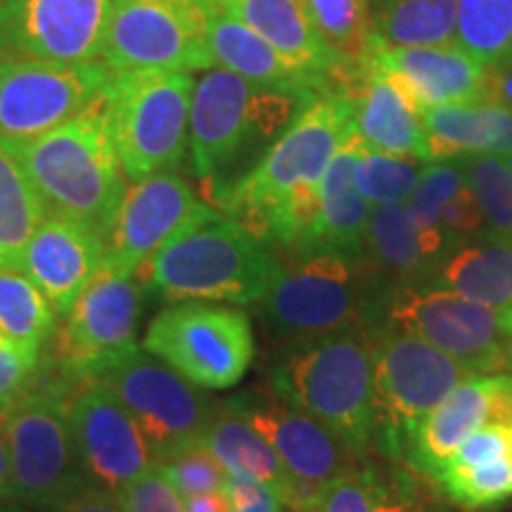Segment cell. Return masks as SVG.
Masks as SVG:
<instances>
[{"label":"cell","mask_w":512,"mask_h":512,"mask_svg":"<svg viewBox=\"0 0 512 512\" xmlns=\"http://www.w3.org/2000/svg\"><path fill=\"white\" fill-rule=\"evenodd\" d=\"M207 43L214 67L228 69L254 86L290 93H325L311 76L285 62L226 5L211 3Z\"/></svg>","instance_id":"obj_28"},{"label":"cell","mask_w":512,"mask_h":512,"mask_svg":"<svg viewBox=\"0 0 512 512\" xmlns=\"http://www.w3.org/2000/svg\"><path fill=\"white\" fill-rule=\"evenodd\" d=\"M228 403L252 422L254 430L275 448L287 472L299 482L323 489L366 463L323 422L290 406L271 389L238 394Z\"/></svg>","instance_id":"obj_19"},{"label":"cell","mask_w":512,"mask_h":512,"mask_svg":"<svg viewBox=\"0 0 512 512\" xmlns=\"http://www.w3.org/2000/svg\"><path fill=\"white\" fill-rule=\"evenodd\" d=\"M430 162L415 157L384 155L363 147L358 155L354 181L356 188L373 207L380 204H406L418 188L422 171Z\"/></svg>","instance_id":"obj_39"},{"label":"cell","mask_w":512,"mask_h":512,"mask_svg":"<svg viewBox=\"0 0 512 512\" xmlns=\"http://www.w3.org/2000/svg\"><path fill=\"white\" fill-rule=\"evenodd\" d=\"M512 425V375L475 373L420 422L408 441L403 463L437 482L444 465L472 434L489 425Z\"/></svg>","instance_id":"obj_20"},{"label":"cell","mask_w":512,"mask_h":512,"mask_svg":"<svg viewBox=\"0 0 512 512\" xmlns=\"http://www.w3.org/2000/svg\"><path fill=\"white\" fill-rule=\"evenodd\" d=\"M105 240L64 216L46 214L24 247L22 264L57 316H67L105 261Z\"/></svg>","instance_id":"obj_23"},{"label":"cell","mask_w":512,"mask_h":512,"mask_svg":"<svg viewBox=\"0 0 512 512\" xmlns=\"http://www.w3.org/2000/svg\"><path fill=\"white\" fill-rule=\"evenodd\" d=\"M211 209L216 207L200 200L188 178L178 171H159L128 185L102 264L117 273H138L150 256Z\"/></svg>","instance_id":"obj_17"},{"label":"cell","mask_w":512,"mask_h":512,"mask_svg":"<svg viewBox=\"0 0 512 512\" xmlns=\"http://www.w3.org/2000/svg\"><path fill=\"white\" fill-rule=\"evenodd\" d=\"M456 43L484 67L512 60V0H458Z\"/></svg>","instance_id":"obj_37"},{"label":"cell","mask_w":512,"mask_h":512,"mask_svg":"<svg viewBox=\"0 0 512 512\" xmlns=\"http://www.w3.org/2000/svg\"><path fill=\"white\" fill-rule=\"evenodd\" d=\"M382 325L425 339L470 373L512 368V313L470 302L444 287L396 285Z\"/></svg>","instance_id":"obj_9"},{"label":"cell","mask_w":512,"mask_h":512,"mask_svg":"<svg viewBox=\"0 0 512 512\" xmlns=\"http://www.w3.org/2000/svg\"><path fill=\"white\" fill-rule=\"evenodd\" d=\"M0 512H27V510H24V508H19V505L0 503Z\"/></svg>","instance_id":"obj_49"},{"label":"cell","mask_w":512,"mask_h":512,"mask_svg":"<svg viewBox=\"0 0 512 512\" xmlns=\"http://www.w3.org/2000/svg\"><path fill=\"white\" fill-rule=\"evenodd\" d=\"M15 498V484H12V465L8 441H5L3 422H0V503L12 501Z\"/></svg>","instance_id":"obj_48"},{"label":"cell","mask_w":512,"mask_h":512,"mask_svg":"<svg viewBox=\"0 0 512 512\" xmlns=\"http://www.w3.org/2000/svg\"><path fill=\"white\" fill-rule=\"evenodd\" d=\"M233 512H283L285 501L271 484L249 477H228L223 486Z\"/></svg>","instance_id":"obj_44"},{"label":"cell","mask_w":512,"mask_h":512,"mask_svg":"<svg viewBox=\"0 0 512 512\" xmlns=\"http://www.w3.org/2000/svg\"><path fill=\"white\" fill-rule=\"evenodd\" d=\"M394 287L368 256H287L278 259L264 297L254 306L268 335L285 344L380 328Z\"/></svg>","instance_id":"obj_5"},{"label":"cell","mask_w":512,"mask_h":512,"mask_svg":"<svg viewBox=\"0 0 512 512\" xmlns=\"http://www.w3.org/2000/svg\"><path fill=\"white\" fill-rule=\"evenodd\" d=\"M313 512H430L415 479L399 465L366 460L320 491Z\"/></svg>","instance_id":"obj_32"},{"label":"cell","mask_w":512,"mask_h":512,"mask_svg":"<svg viewBox=\"0 0 512 512\" xmlns=\"http://www.w3.org/2000/svg\"><path fill=\"white\" fill-rule=\"evenodd\" d=\"M143 349L202 389L235 387L254 361L252 320L226 304H171L152 318Z\"/></svg>","instance_id":"obj_11"},{"label":"cell","mask_w":512,"mask_h":512,"mask_svg":"<svg viewBox=\"0 0 512 512\" xmlns=\"http://www.w3.org/2000/svg\"><path fill=\"white\" fill-rule=\"evenodd\" d=\"M69 425L83 475L114 496L155 465L138 422L102 382H88L69 401Z\"/></svg>","instance_id":"obj_18"},{"label":"cell","mask_w":512,"mask_h":512,"mask_svg":"<svg viewBox=\"0 0 512 512\" xmlns=\"http://www.w3.org/2000/svg\"><path fill=\"white\" fill-rule=\"evenodd\" d=\"M112 72L95 62L0 60V147L12 152L46 136L110 88Z\"/></svg>","instance_id":"obj_14"},{"label":"cell","mask_w":512,"mask_h":512,"mask_svg":"<svg viewBox=\"0 0 512 512\" xmlns=\"http://www.w3.org/2000/svg\"><path fill=\"white\" fill-rule=\"evenodd\" d=\"M211 3L207 0H114L100 62L110 72H207Z\"/></svg>","instance_id":"obj_10"},{"label":"cell","mask_w":512,"mask_h":512,"mask_svg":"<svg viewBox=\"0 0 512 512\" xmlns=\"http://www.w3.org/2000/svg\"><path fill=\"white\" fill-rule=\"evenodd\" d=\"M363 67L380 69L399 83L422 112L489 95L491 69L453 43L441 46H387L373 38Z\"/></svg>","instance_id":"obj_21"},{"label":"cell","mask_w":512,"mask_h":512,"mask_svg":"<svg viewBox=\"0 0 512 512\" xmlns=\"http://www.w3.org/2000/svg\"><path fill=\"white\" fill-rule=\"evenodd\" d=\"M406 209L418 230L427 273L460 242L486 235L482 207L475 190L470 188L463 164H427Z\"/></svg>","instance_id":"obj_24"},{"label":"cell","mask_w":512,"mask_h":512,"mask_svg":"<svg viewBox=\"0 0 512 512\" xmlns=\"http://www.w3.org/2000/svg\"><path fill=\"white\" fill-rule=\"evenodd\" d=\"M361 150L363 143L351 131L325 171L323 183H320L318 209L309 230L287 256H366V230L373 204L358 192L354 181V169Z\"/></svg>","instance_id":"obj_25"},{"label":"cell","mask_w":512,"mask_h":512,"mask_svg":"<svg viewBox=\"0 0 512 512\" xmlns=\"http://www.w3.org/2000/svg\"><path fill=\"white\" fill-rule=\"evenodd\" d=\"M145 290L138 275L100 266L64 325L55 330L57 354L69 375L93 380L102 366L131 351L136 344Z\"/></svg>","instance_id":"obj_15"},{"label":"cell","mask_w":512,"mask_h":512,"mask_svg":"<svg viewBox=\"0 0 512 512\" xmlns=\"http://www.w3.org/2000/svg\"><path fill=\"white\" fill-rule=\"evenodd\" d=\"M366 256L394 285L425 280L427 261L406 204L373 207L366 230Z\"/></svg>","instance_id":"obj_34"},{"label":"cell","mask_w":512,"mask_h":512,"mask_svg":"<svg viewBox=\"0 0 512 512\" xmlns=\"http://www.w3.org/2000/svg\"><path fill=\"white\" fill-rule=\"evenodd\" d=\"M508 166H510V174H512V157H508Z\"/></svg>","instance_id":"obj_51"},{"label":"cell","mask_w":512,"mask_h":512,"mask_svg":"<svg viewBox=\"0 0 512 512\" xmlns=\"http://www.w3.org/2000/svg\"><path fill=\"white\" fill-rule=\"evenodd\" d=\"M375 38L387 46H441L456 41L458 0H368Z\"/></svg>","instance_id":"obj_33"},{"label":"cell","mask_w":512,"mask_h":512,"mask_svg":"<svg viewBox=\"0 0 512 512\" xmlns=\"http://www.w3.org/2000/svg\"><path fill=\"white\" fill-rule=\"evenodd\" d=\"M41 354L0 332V420L36 384Z\"/></svg>","instance_id":"obj_42"},{"label":"cell","mask_w":512,"mask_h":512,"mask_svg":"<svg viewBox=\"0 0 512 512\" xmlns=\"http://www.w3.org/2000/svg\"><path fill=\"white\" fill-rule=\"evenodd\" d=\"M207 3H214V5H223V3H226V0H207Z\"/></svg>","instance_id":"obj_50"},{"label":"cell","mask_w":512,"mask_h":512,"mask_svg":"<svg viewBox=\"0 0 512 512\" xmlns=\"http://www.w3.org/2000/svg\"><path fill=\"white\" fill-rule=\"evenodd\" d=\"M155 467L176 486L183 498L221 491L228 479L226 470L216 463V458L200 441L178 448L174 453H166L164 458L155 460Z\"/></svg>","instance_id":"obj_41"},{"label":"cell","mask_w":512,"mask_h":512,"mask_svg":"<svg viewBox=\"0 0 512 512\" xmlns=\"http://www.w3.org/2000/svg\"><path fill=\"white\" fill-rule=\"evenodd\" d=\"M10 155L48 214L91 228L107 245L128 188L114 143L110 88L72 119Z\"/></svg>","instance_id":"obj_2"},{"label":"cell","mask_w":512,"mask_h":512,"mask_svg":"<svg viewBox=\"0 0 512 512\" xmlns=\"http://www.w3.org/2000/svg\"><path fill=\"white\" fill-rule=\"evenodd\" d=\"M422 283L512 313V242L494 235L460 242L430 268Z\"/></svg>","instance_id":"obj_30"},{"label":"cell","mask_w":512,"mask_h":512,"mask_svg":"<svg viewBox=\"0 0 512 512\" xmlns=\"http://www.w3.org/2000/svg\"><path fill=\"white\" fill-rule=\"evenodd\" d=\"M430 162L477 155L512 157V112L494 95L422 112Z\"/></svg>","instance_id":"obj_27"},{"label":"cell","mask_w":512,"mask_h":512,"mask_svg":"<svg viewBox=\"0 0 512 512\" xmlns=\"http://www.w3.org/2000/svg\"><path fill=\"white\" fill-rule=\"evenodd\" d=\"M200 444L216 458L228 477H249L271 484L283 501L292 494L294 477L287 472L275 448L228 401H219Z\"/></svg>","instance_id":"obj_31"},{"label":"cell","mask_w":512,"mask_h":512,"mask_svg":"<svg viewBox=\"0 0 512 512\" xmlns=\"http://www.w3.org/2000/svg\"><path fill=\"white\" fill-rule=\"evenodd\" d=\"M268 387L323 422L358 458L377 453L373 330L285 342L268 368Z\"/></svg>","instance_id":"obj_4"},{"label":"cell","mask_w":512,"mask_h":512,"mask_svg":"<svg viewBox=\"0 0 512 512\" xmlns=\"http://www.w3.org/2000/svg\"><path fill=\"white\" fill-rule=\"evenodd\" d=\"M0 422L19 503L46 510L88 484L76 456L69 403L60 389L34 384Z\"/></svg>","instance_id":"obj_12"},{"label":"cell","mask_w":512,"mask_h":512,"mask_svg":"<svg viewBox=\"0 0 512 512\" xmlns=\"http://www.w3.org/2000/svg\"><path fill=\"white\" fill-rule=\"evenodd\" d=\"M43 512H124V508L117 496L88 482Z\"/></svg>","instance_id":"obj_45"},{"label":"cell","mask_w":512,"mask_h":512,"mask_svg":"<svg viewBox=\"0 0 512 512\" xmlns=\"http://www.w3.org/2000/svg\"><path fill=\"white\" fill-rule=\"evenodd\" d=\"M114 0H8L0 8V60H100Z\"/></svg>","instance_id":"obj_16"},{"label":"cell","mask_w":512,"mask_h":512,"mask_svg":"<svg viewBox=\"0 0 512 512\" xmlns=\"http://www.w3.org/2000/svg\"><path fill=\"white\" fill-rule=\"evenodd\" d=\"M354 133L366 150L430 162L422 110L380 69L366 67L358 81Z\"/></svg>","instance_id":"obj_26"},{"label":"cell","mask_w":512,"mask_h":512,"mask_svg":"<svg viewBox=\"0 0 512 512\" xmlns=\"http://www.w3.org/2000/svg\"><path fill=\"white\" fill-rule=\"evenodd\" d=\"M373 366L377 453L389 460H403L420 422L475 375L425 339L387 325L373 330Z\"/></svg>","instance_id":"obj_8"},{"label":"cell","mask_w":512,"mask_h":512,"mask_svg":"<svg viewBox=\"0 0 512 512\" xmlns=\"http://www.w3.org/2000/svg\"><path fill=\"white\" fill-rule=\"evenodd\" d=\"M192 91V74H112V131L128 183L181 169L188 157Z\"/></svg>","instance_id":"obj_7"},{"label":"cell","mask_w":512,"mask_h":512,"mask_svg":"<svg viewBox=\"0 0 512 512\" xmlns=\"http://www.w3.org/2000/svg\"><path fill=\"white\" fill-rule=\"evenodd\" d=\"M46 214L15 157L0 147V268H19L24 247Z\"/></svg>","instance_id":"obj_35"},{"label":"cell","mask_w":512,"mask_h":512,"mask_svg":"<svg viewBox=\"0 0 512 512\" xmlns=\"http://www.w3.org/2000/svg\"><path fill=\"white\" fill-rule=\"evenodd\" d=\"M316 95L254 86L221 67L195 79L188 159L211 200L249 174Z\"/></svg>","instance_id":"obj_3"},{"label":"cell","mask_w":512,"mask_h":512,"mask_svg":"<svg viewBox=\"0 0 512 512\" xmlns=\"http://www.w3.org/2000/svg\"><path fill=\"white\" fill-rule=\"evenodd\" d=\"M5 3H8V0H0V8H3V5H5Z\"/></svg>","instance_id":"obj_52"},{"label":"cell","mask_w":512,"mask_h":512,"mask_svg":"<svg viewBox=\"0 0 512 512\" xmlns=\"http://www.w3.org/2000/svg\"><path fill=\"white\" fill-rule=\"evenodd\" d=\"M306 8L323 41L344 62L363 72L375 38L368 0H306Z\"/></svg>","instance_id":"obj_38"},{"label":"cell","mask_w":512,"mask_h":512,"mask_svg":"<svg viewBox=\"0 0 512 512\" xmlns=\"http://www.w3.org/2000/svg\"><path fill=\"white\" fill-rule=\"evenodd\" d=\"M463 169L482 207L486 235L512 242V174L508 159L498 155L467 157Z\"/></svg>","instance_id":"obj_40"},{"label":"cell","mask_w":512,"mask_h":512,"mask_svg":"<svg viewBox=\"0 0 512 512\" xmlns=\"http://www.w3.org/2000/svg\"><path fill=\"white\" fill-rule=\"evenodd\" d=\"M223 5L323 91H356L363 72L323 41L306 0H226Z\"/></svg>","instance_id":"obj_22"},{"label":"cell","mask_w":512,"mask_h":512,"mask_svg":"<svg viewBox=\"0 0 512 512\" xmlns=\"http://www.w3.org/2000/svg\"><path fill=\"white\" fill-rule=\"evenodd\" d=\"M185 512H233L226 491H209L185 498Z\"/></svg>","instance_id":"obj_46"},{"label":"cell","mask_w":512,"mask_h":512,"mask_svg":"<svg viewBox=\"0 0 512 512\" xmlns=\"http://www.w3.org/2000/svg\"><path fill=\"white\" fill-rule=\"evenodd\" d=\"M57 313L19 268H0V332L24 347L43 351L57 330Z\"/></svg>","instance_id":"obj_36"},{"label":"cell","mask_w":512,"mask_h":512,"mask_svg":"<svg viewBox=\"0 0 512 512\" xmlns=\"http://www.w3.org/2000/svg\"><path fill=\"white\" fill-rule=\"evenodd\" d=\"M439 489L463 508L477 510L512 496V425H489L453 453L437 479Z\"/></svg>","instance_id":"obj_29"},{"label":"cell","mask_w":512,"mask_h":512,"mask_svg":"<svg viewBox=\"0 0 512 512\" xmlns=\"http://www.w3.org/2000/svg\"><path fill=\"white\" fill-rule=\"evenodd\" d=\"M489 95L501 100L505 107L512 112V60L505 62L503 67L491 69V86Z\"/></svg>","instance_id":"obj_47"},{"label":"cell","mask_w":512,"mask_h":512,"mask_svg":"<svg viewBox=\"0 0 512 512\" xmlns=\"http://www.w3.org/2000/svg\"><path fill=\"white\" fill-rule=\"evenodd\" d=\"M124 512H185V498L155 465L117 494Z\"/></svg>","instance_id":"obj_43"},{"label":"cell","mask_w":512,"mask_h":512,"mask_svg":"<svg viewBox=\"0 0 512 512\" xmlns=\"http://www.w3.org/2000/svg\"><path fill=\"white\" fill-rule=\"evenodd\" d=\"M91 382L110 387L138 422L155 460L197 444L219 401L150 351L133 347L102 366Z\"/></svg>","instance_id":"obj_13"},{"label":"cell","mask_w":512,"mask_h":512,"mask_svg":"<svg viewBox=\"0 0 512 512\" xmlns=\"http://www.w3.org/2000/svg\"><path fill=\"white\" fill-rule=\"evenodd\" d=\"M354 110L356 91L316 95L259 164L214 197L216 207L266 247L292 252L316 216L325 171L354 131Z\"/></svg>","instance_id":"obj_1"},{"label":"cell","mask_w":512,"mask_h":512,"mask_svg":"<svg viewBox=\"0 0 512 512\" xmlns=\"http://www.w3.org/2000/svg\"><path fill=\"white\" fill-rule=\"evenodd\" d=\"M278 256L219 209L190 223L138 268L145 294L164 304H256Z\"/></svg>","instance_id":"obj_6"}]
</instances>
